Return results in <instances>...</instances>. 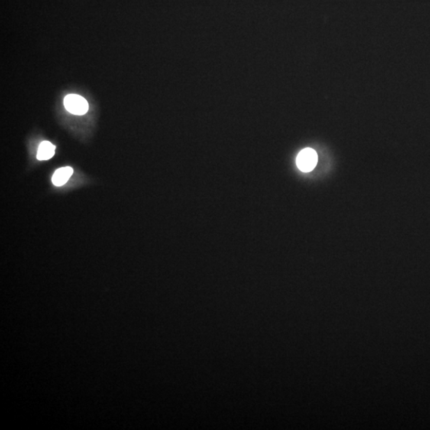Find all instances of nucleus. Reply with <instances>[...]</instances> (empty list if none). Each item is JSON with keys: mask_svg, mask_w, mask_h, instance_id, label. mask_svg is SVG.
I'll list each match as a JSON object with an SVG mask.
<instances>
[{"mask_svg": "<svg viewBox=\"0 0 430 430\" xmlns=\"http://www.w3.org/2000/svg\"><path fill=\"white\" fill-rule=\"evenodd\" d=\"M66 110L73 115H85L89 110V104L82 96L69 94L64 99Z\"/></svg>", "mask_w": 430, "mask_h": 430, "instance_id": "1", "label": "nucleus"}, {"mask_svg": "<svg viewBox=\"0 0 430 430\" xmlns=\"http://www.w3.org/2000/svg\"><path fill=\"white\" fill-rule=\"evenodd\" d=\"M318 162V156L315 151L312 148H305L301 151L296 158L298 169L304 172H309L315 169Z\"/></svg>", "mask_w": 430, "mask_h": 430, "instance_id": "2", "label": "nucleus"}, {"mask_svg": "<svg viewBox=\"0 0 430 430\" xmlns=\"http://www.w3.org/2000/svg\"><path fill=\"white\" fill-rule=\"evenodd\" d=\"M73 169L70 166H65L62 169H58L53 174L52 177V182L53 185L56 186H63L67 182L71 175H73Z\"/></svg>", "mask_w": 430, "mask_h": 430, "instance_id": "3", "label": "nucleus"}, {"mask_svg": "<svg viewBox=\"0 0 430 430\" xmlns=\"http://www.w3.org/2000/svg\"><path fill=\"white\" fill-rule=\"evenodd\" d=\"M55 154V146L50 142L43 141L39 145L37 159L39 160H48L51 159Z\"/></svg>", "mask_w": 430, "mask_h": 430, "instance_id": "4", "label": "nucleus"}]
</instances>
